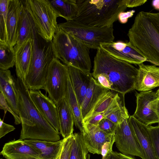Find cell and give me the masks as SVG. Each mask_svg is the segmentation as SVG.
I'll return each instance as SVG.
<instances>
[{
	"label": "cell",
	"instance_id": "cell-1",
	"mask_svg": "<svg viewBox=\"0 0 159 159\" xmlns=\"http://www.w3.org/2000/svg\"><path fill=\"white\" fill-rule=\"evenodd\" d=\"M18 99L19 116L22 128L20 140H39L52 142L60 140L59 133L46 120L34 104L25 83L14 77Z\"/></svg>",
	"mask_w": 159,
	"mask_h": 159
},
{
	"label": "cell",
	"instance_id": "cell-2",
	"mask_svg": "<svg viewBox=\"0 0 159 159\" xmlns=\"http://www.w3.org/2000/svg\"><path fill=\"white\" fill-rule=\"evenodd\" d=\"M127 36L132 47L147 61L159 66V12H139Z\"/></svg>",
	"mask_w": 159,
	"mask_h": 159
},
{
	"label": "cell",
	"instance_id": "cell-3",
	"mask_svg": "<svg viewBox=\"0 0 159 159\" xmlns=\"http://www.w3.org/2000/svg\"><path fill=\"white\" fill-rule=\"evenodd\" d=\"M138 69L115 58L101 48L94 58L93 76L100 75L109 83L111 90L125 94L135 89Z\"/></svg>",
	"mask_w": 159,
	"mask_h": 159
},
{
	"label": "cell",
	"instance_id": "cell-4",
	"mask_svg": "<svg viewBox=\"0 0 159 159\" xmlns=\"http://www.w3.org/2000/svg\"><path fill=\"white\" fill-rule=\"evenodd\" d=\"M77 15L73 20L94 26L113 27L118 14L127 7L125 0H76Z\"/></svg>",
	"mask_w": 159,
	"mask_h": 159
},
{
	"label": "cell",
	"instance_id": "cell-5",
	"mask_svg": "<svg viewBox=\"0 0 159 159\" xmlns=\"http://www.w3.org/2000/svg\"><path fill=\"white\" fill-rule=\"evenodd\" d=\"M52 42L55 57L67 66L90 72V49L82 42L58 28Z\"/></svg>",
	"mask_w": 159,
	"mask_h": 159
},
{
	"label": "cell",
	"instance_id": "cell-6",
	"mask_svg": "<svg viewBox=\"0 0 159 159\" xmlns=\"http://www.w3.org/2000/svg\"><path fill=\"white\" fill-rule=\"evenodd\" d=\"M33 52L31 62L25 82L29 90L44 89V84L50 64L55 57L52 42H47L33 28Z\"/></svg>",
	"mask_w": 159,
	"mask_h": 159
},
{
	"label": "cell",
	"instance_id": "cell-7",
	"mask_svg": "<svg viewBox=\"0 0 159 159\" xmlns=\"http://www.w3.org/2000/svg\"><path fill=\"white\" fill-rule=\"evenodd\" d=\"M58 28L82 42L89 49L98 50L101 45L113 42V27L90 26L74 20L58 24Z\"/></svg>",
	"mask_w": 159,
	"mask_h": 159
},
{
	"label": "cell",
	"instance_id": "cell-8",
	"mask_svg": "<svg viewBox=\"0 0 159 159\" xmlns=\"http://www.w3.org/2000/svg\"><path fill=\"white\" fill-rule=\"evenodd\" d=\"M39 34L52 42L58 28L56 14L48 0H23Z\"/></svg>",
	"mask_w": 159,
	"mask_h": 159
},
{
	"label": "cell",
	"instance_id": "cell-9",
	"mask_svg": "<svg viewBox=\"0 0 159 159\" xmlns=\"http://www.w3.org/2000/svg\"><path fill=\"white\" fill-rule=\"evenodd\" d=\"M69 74L67 66L54 57L50 64L46 77L44 90L56 104L64 97L68 88Z\"/></svg>",
	"mask_w": 159,
	"mask_h": 159
},
{
	"label": "cell",
	"instance_id": "cell-10",
	"mask_svg": "<svg viewBox=\"0 0 159 159\" xmlns=\"http://www.w3.org/2000/svg\"><path fill=\"white\" fill-rule=\"evenodd\" d=\"M129 118L118 125L115 133L116 145L121 153L142 158L140 146L129 125Z\"/></svg>",
	"mask_w": 159,
	"mask_h": 159
},
{
	"label": "cell",
	"instance_id": "cell-11",
	"mask_svg": "<svg viewBox=\"0 0 159 159\" xmlns=\"http://www.w3.org/2000/svg\"><path fill=\"white\" fill-rule=\"evenodd\" d=\"M136 107L132 116L143 123L149 126L159 123V120L155 113L152 110L151 103L159 98L157 92L152 90L136 92Z\"/></svg>",
	"mask_w": 159,
	"mask_h": 159
},
{
	"label": "cell",
	"instance_id": "cell-12",
	"mask_svg": "<svg viewBox=\"0 0 159 159\" xmlns=\"http://www.w3.org/2000/svg\"><path fill=\"white\" fill-rule=\"evenodd\" d=\"M84 142L89 152L101 154L102 148L107 142L115 141V134L107 133L98 126L84 123L81 133Z\"/></svg>",
	"mask_w": 159,
	"mask_h": 159
},
{
	"label": "cell",
	"instance_id": "cell-13",
	"mask_svg": "<svg viewBox=\"0 0 159 159\" xmlns=\"http://www.w3.org/2000/svg\"><path fill=\"white\" fill-rule=\"evenodd\" d=\"M101 48L116 58L130 64L139 65L147 61L128 42L121 41L102 44Z\"/></svg>",
	"mask_w": 159,
	"mask_h": 159
},
{
	"label": "cell",
	"instance_id": "cell-14",
	"mask_svg": "<svg viewBox=\"0 0 159 159\" xmlns=\"http://www.w3.org/2000/svg\"><path fill=\"white\" fill-rule=\"evenodd\" d=\"M31 98L37 109L46 120L59 133L60 128L56 104L46 93L40 90H29Z\"/></svg>",
	"mask_w": 159,
	"mask_h": 159
},
{
	"label": "cell",
	"instance_id": "cell-15",
	"mask_svg": "<svg viewBox=\"0 0 159 159\" xmlns=\"http://www.w3.org/2000/svg\"><path fill=\"white\" fill-rule=\"evenodd\" d=\"M129 125L139 144L142 159H157L154 150L148 126L132 116L129 119Z\"/></svg>",
	"mask_w": 159,
	"mask_h": 159
},
{
	"label": "cell",
	"instance_id": "cell-16",
	"mask_svg": "<svg viewBox=\"0 0 159 159\" xmlns=\"http://www.w3.org/2000/svg\"><path fill=\"white\" fill-rule=\"evenodd\" d=\"M0 154L7 159H40L39 151L20 139L6 143Z\"/></svg>",
	"mask_w": 159,
	"mask_h": 159
},
{
	"label": "cell",
	"instance_id": "cell-17",
	"mask_svg": "<svg viewBox=\"0 0 159 159\" xmlns=\"http://www.w3.org/2000/svg\"><path fill=\"white\" fill-rule=\"evenodd\" d=\"M138 66L135 89L140 92H146L159 87V68L155 65L143 63Z\"/></svg>",
	"mask_w": 159,
	"mask_h": 159
},
{
	"label": "cell",
	"instance_id": "cell-18",
	"mask_svg": "<svg viewBox=\"0 0 159 159\" xmlns=\"http://www.w3.org/2000/svg\"><path fill=\"white\" fill-rule=\"evenodd\" d=\"M23 0H9L7 24V44L14 48L16 44L20 13Z\"/></svg>",
	"mask_w": 159,
	"mask_h": 159
},
{
	"label": "cell",
	"instance_id": "cell-19",
	"mask_svg": "<svg viewBox=\"0 0 159 159\" xmlns=\"http://www.w3.org/2000/svg\"><path fill=\"white\" fill-rule=\"evenodd\" d=\"M33 46V38H29L15 52L16 75L25 82L32 60Z\"/></svg>",
	"mask_w": 159,
	"mask_h": 159
},
{
	"label": "cell",
	"instance_id": "cell-20",
	"mask_svg": "<svg viewBox=\"0 0 159 159\" xmlns=\"http://www.w3.org/2000/svg\"><path fill=\"white\" fill-rule=\"evenodd\" d=\"M67 66L71 82L80 107L93 76L90 72L72 66Z\"/></svg>",
	"mask_w": 159,
	"mask_h": 159
},
{
	"label": "cell",
	"instance_id": "cell-21",
	"mask_svg": "<svg viewBox=\"0 0 159 159\" xmlns=\"http://www.w3.org/2000/svg\"><path fill=\"white\" fill-rule=\"evenodd\" d=\"M0 91L14 112L19 116L18 99L14 85V77L11 71L0 69Z\"/></svg>",
	"mask_w": 159,
	"mask_h": 159
},
{
	"label": "cell",
	"instance_id": "cell-22",
	"mask_svg": "<svg viewBox=\"0 0 159 159\" xmlns=\"http://www.w3.org/2000/svg\"><path fill=\"white\" fill-rule=\"evenodd\" d=\"M56 104L60 125L59 134L63 138H66L73 134L74 121L73 114L64 97Z\"/></svg>",
	"mask_w": 159,
	"mask_h": 159
},
{
	"label": "cell",
	"instance_id": "cell-23",
	"mask_svg": "<svg viewBox=\"0 0 159 159\" xmlns=\"http://www.w3.org/2000/svg\"><path fill=\"white\" fill-rule=\"evenodd\" d=\"M108 90L99 85L93 77L92 78L80 106L84 120L90 113L101 96Z\"/></svg>",
	"mask_w": 159,
	"mask_h": 159
},
{
	"label": "cell",
	"instance_id": "cell-24",
	"mask_svg": "<svg viewBox=\"0 0 159 159\" xmlns=\"http://www.w3.org/2000/svg\"><path fill=\"white\" fill-rule=\"evenodd\" d=\"M34 26L33 20L24 4L20 17L17 42L14 47L15 52L27 39L33 38Z\"/></svg>",
	"mask_w": 159,
	"mask_h": 159
},
{
	"label": "cell",
	"instance_id": "cell-25",
	"mask_svg": "<svg viewBox=\"0 0 159 159\" xmlns=\"http://www.w3.org/2000/svg\"><path fill=\"white\" fill-rule=\"evenodd\" d=\"M57 17L66 21L73 20L76 16L78 7L76 0H49Z\"/></svg>",
	"mask_w": 159,
	"mask_h": 159
},
{
	"label": "cell",
	"instance_id": "cell-26",
	"mask_svg": "<svg viewBox=\"0 0 159 159\" xmlns=\"http://www.w3.org/2000/svg\"><path fill=\"white\" fill-rule=\"evenodd\" d=\"M64 97L68 102L72 111L74 118V125L80 130V132L82 133L84 129V120L80 106L69 75L67 89Z\"/></svg>",
	"mask_w": 159,
	"mask_h": 159
},
{
	"label": "cell",
	"instance_id": "cell-27",
	"mask_svg": "<svg viewBox=\"0 0 159 159\" xmlns=\"http://www.w3.org/2000/svg\"><path fill=\"white\" fill-rule=\"evenodd\" d=\"M70 159H89V150L81 133L73 134Z\"/></svg>",
	"mask_w": 159,
	"mask_h": 159
},
{
	"label": "cell",
	"instance_id": "cell-28",
	"mask_svg": "<svg viewBox=\"0 0 159 159\" xmlns=\"http://www.w3.org/2000/svg\"><path fill=\"white\" fill-rule=\"evenodd\" d=\"M15 64V53L14 48L7 44L0 43V69L6 70Z\"/></svg>",
	"mask_w": 159,
	"mask_h": 159
},
{
	"label": "cell",
	"instance_id": "cell-29",
	"mask_svg": "<svg viewBox=\"0 0 159 159\" xmlns=\"http://www.w3.org/2000/svg\"><path fill=\"white\" fill-rule=\"evenodd\" d=\"M108 89L101 96L89 115L84 120L94 115L104 113L112 101L116 93Z\"/></svg>",
	"mask_w": 159,
	"mask_h": 159
},
{
	"label": "cell",
	"instance_id": "cell-30",
	"mask_svg": "<svg viewBox=\"0 0 159 159\" xmlns=\"http://www.w3.org/2000/svg\"><path fill=\"white\" fill-rule=\"evenodd\" d=\"M9 0H0V43L7 44V24Z\"/></svg>",
	"mask_w": 159,
	"mask_h": 159
},
{
	"label": "cell",
	"instance_id": "cell-31",
	"mask_svg": "<svg viewBox=\"0 0 159 159\" xmlns=\"http://www.w3.org/2000/svg\"><path fill=\"white\" fill-rule=\"evenodd\" d=\"M65 139L54 142L53 144L40 152V159H58L61 153Z\"/></svg>",
	"mask_w": 159,
	"mask_h": 159
},
{
	"label": "cell",
	"instance_id": "cell-32",
	"mask_svg": "<svg viewBox=\"0 0 159 159\" xmlns=\"http://www.w3.org/2000/svg\"><path fill=\"white\" fill-rule=\"evenodd\" d=\"M105 118L110 120L117 125L121 123L125 119L129 117L125 103L106 115Z\"/></svg>",
	"mask_w": 159,
	"mask_h": 159
},
{
	"label": "cell",
	"instance_id": "cell-33",
	"mask_svg": "<svg viewBox=\"0 0 159 159\" xmlns=\"http://www.w3.org/2000/svg\"><path fill=\"white\" fill-rule=\"evenodd\" d=\"M117 125L110 120L104 117L100 121L98 126L107 133L115 134Z\"/></svg>",
	"mask_w": 159,
	"mask_h": 159
},
{
	"label": "cell",
	"instance_id": "cell-34",
	"mask_svg": "<svg viewBox=\"0 0 159 159\" xmlns=\"http://www.w3.org/2000/svg\"><path fill=\"white\" fill-rule=\"evenodd\" d=\"M148 128L156 156L159 159V124L155 126L149 125Z\"/></svg>",
	"mask_w": 159,
	"mask_h": 159
},
{
	"label": "cell",
	"instance_id": "cell-35",
	"mask_svg": "<svg viewBox=\"0 0 159 159\" xmlns=\"http://www.w3.org/2000/svg\"><path fill=\"white\" fill-rule=\"evenodd\" d=\"M0 108L4 110L5 114L6 113L7 111H8L12 114L14 117L16 125H19L21 123L20 116L14 112L9 106L3 94L1 91H0Z\"/></svg>",
	"mask_w": 159,
	"mask_h": 159
},
{
	"label": "cell",
	"instance_id": "cell-36",
	"mask_svg": "<svg viewBox=\"0 0 159 159\" xmlns=\"http://www.w3.org/2000/svg\"><path fill=\"white\" fill-rule=\"evenodd\" d=\"M24 141L39 152L52 145L54 142L39 140L25 139Z\"/></svg>",
	"mask_w": 159,
	"mask_h": 159
},
{
	"label": "cell",
	"instance_id": "cell-37",
	"mask_svg": "<svg viewBox=\"0 0 159 159\" xmlns=\"http://www.w3.org/2000/svg\"><path fill=\"white\" fill-rule=\"evenodd\" d=\"M73 134L66 138L62 150L58 159H70Z\"/></svg>",
	"mask_w": 159,
	"mask_h": 159
},
{
	"label": "cell",
	"instance_id": "cell-38",
	"mask_svg": "<svg viewBox=\"0 0 159 159\" xmlns=\"http://www.w3.org/2000/svg\"><path fill=\"white\" fill-rule=\"evenodd\" d=\"M15 129L14 126L4 123L3 120L0 119V138Z\"/></svg>",
	"mask_w": 159,
	"mask_h": 159
},
{
	"label": "cell",
	"instance_id": "cell-39",
	"mask_svg": "<svg viewBox=\"0 0 159 159\" xmlns=\"http://www.w3.org/2000/svg\"><path fill=\"white\" fill-rule=\"evenodd\" d=\"M105 117L103 113L92 115L84 120V123L98 126L100 121Z\"/></svg>",
	"mask_w": 159,
	"mask_h": 159
},
{
	"label": "cell",
	"instance_id": "cell-40",
	"mask_svg": "<svg viewBox=\"0 0 159 159\" xmlns=\"http://www.w3.org/2000/svg\"><path fill=\"white\" fill-rule=\"evenodd\" d=\"M135 12L134 10L121 12L118 15V20L121 23L125 24L127 22L128 19L133 16Z\"/></svg>",
	"mask_w": 159,
	"mask_h": 159
},
{
	"label": "cell",
	"instance_id": "cell-41",
	"mask_svg": "<svg viewBox=\"0 0 159 159\" xmlns=\"http://www.w3.org/2000/svg\"><path fill=\"white\" fill-rule=\"evenodd\" d=\"M127 7H134L142 5L147 1V0H125Z\"/></svg>",
	"mask_w": 159,
	"mask_h": 159
},
{
	"label": "cell",
	"instance_id": "cell-42",
	"mask_svg": "<svg viewBox=\"0 0 159 159\" xmlns=\"http://www.w3.org/2000/svg\"><path fill=\"white\" fill-rule=\"evenodd\" d=\"M151 107L159 120V98L152 101L151 103Z\"/></svg>",
	"mask_w": 159,
	"mask_h": 159
},
{
	"label": "cell",
	"instance_id": "cell-43",
	"mask_svg": "<svg viewBox=\"0 0 159 159\" xmlns=\"http://www.w3.org/2000/svg\"><path fill=\"white\" fill-rule=\"evenodd\" d=\"M119 153L112 151L106 156L104 159H119Z\"/></svg>",
	"mask_w": 159,
	"mask_h": 159
},
{
	"label": "cell",
	"instance_id": "cell-44",
	"mask_svg": "<svg viewBox=\"0 0 159 159\" xmlns=\"http://www.w3.org/2000/svg\"><path fill=\"white\" fill-rule=\"evenodd\" d=\"M119 159H136L129 155L119 153Z\"/></svg>",
	"mask_w": 159,
	"mask_h": 159
},
{
	"label": "cell",
	"instance_id": "cell-45",
	"mask_svg": "<svg viewBox=\"0 0 159 159\" xmlns=\"http://www.w3.org/2000/svg\"><path fill=\"white\" fill-rule=\"evenodd\" d=\"M152 5L155 9L159 10V0L153 1Z\"/></svg>",
	"mask_w": 159,
	"mask_h": 159
},
{
	"label": "cell",
	"instance_id": "cell-46",
	"mask_svg": "<svg viewBox=\"0 0 159 159\" xmlns=\"http://www.w3.org/2000/svg\"><path fill=\"white\" fill-rule=\"evenodd\" d=\"M156 92L158 95L159 96V89L157 90V91Z\"/></svg>",
	"mask_w": 159,
	"mask_h": 159
},
{
	"label": "cell",
	"instance_id": "cell-47",
	"mask_svg": "<svg viewBox=\"0 0 159 159\" xmlns=\"http://www.w3.org/2000/svg\"></svg>",
	"mask_w": 159,
	"mask_h": 159
}]
</instances>
